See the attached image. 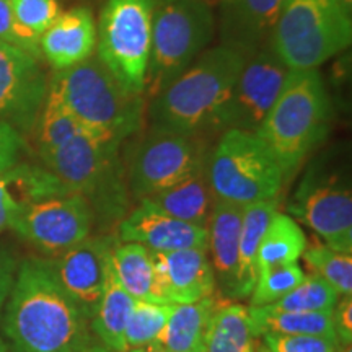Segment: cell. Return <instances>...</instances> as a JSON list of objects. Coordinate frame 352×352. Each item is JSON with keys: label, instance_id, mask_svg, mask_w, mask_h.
<instances>
[{"label": "cell", "instance_id": "cell-1", "mask_svg": "<svg viewBox=\"0 0 352 352\" xmlns=\"http://www.w3.org/2000/svg\"><path fill=\"white\" fill-rule=\"evenodd\" d=\"M6 333L16 352H83L94 342L90 321L41 259L20 267L8 298Z\"/></svg>", "mask_w": 352, "mask_h": 352}, {"label": "cell", "instance_id": "cell-2", "mask_svg": "<svg viewBox=\"0 0 352 352\" xmlns=\"http://www.w3.org/2000/svg\"><path fill=\"white\" fill-rule=\"evenodd\" d=\"M246 56L219 46L206 50L164 91L153 96L152 127L206 139L219 131V118L230 98Z\"/></svg>", "mask_w": 352, "mask_h": 352}, {"label": "cell", "instance_id": "cell-3", "mask_svg": "<svg viewBox=\"0 0 352 352\" xmlns=\"http://www.w3.org/2000/svg\"><path fill=\"white\" fill-rule=\"evenodd\" d=\"M331 122V100L318 69H290L280 94L254 134L292 179L307 157L323 142Z\"/></svg>", "mask_w": 352, "mask_h": 352}, {"label": "cell", "instance_id": "cell-4", "mask_svg": "<svg viewBox=\"0 0 352 352\" xmlns=\"http://www.w3.org/2000/svg\"><path fill=\"white\" fill-rule=\"evenodd\" d=\"M50 87L90 134L122 144L142 126L144 96L124 90L98 56L56 70Z\"/></svg>", "mask_w": 352, "mask_h": 352}, {"label": "cell", "instance_id": "cell-5", "mask_svg": "<svg viewBox=\"0 0 352 352\" xmlns=\"http://www.w3.org/2000/svg\"><path fill=\"white\" fill-rule=\"evenodd\" d=\"M121 142L83 132L59 147L39 152L46 168L72 192L85 197L95 220L124 219L127 176L120 157Z\"/></svg>", "mask_w": 352, "mask_h": 352}, {"label": "cell", "instance_id": "cell-6", "mask_svg": "<svg viewBox=\"0 0 352 352\" xmlns=\"http://www.w3.org/2000/svg\"><path fill=\"white\" fill-rule=\"evenodd\" d=\"M214 34V13L204 0H157L144 96L164 91L206 51Z\"/></svg>", "mask_w": 352, "mask_h": 352}, {"label": "cell", "instance_id": "cell-7", "mask_svg": "<svg viewBox=\"0 0 352 352\" xmlns=\"http://www.w3.org/2000/svg\"><path fill=\"white\" fill-rule=\"evenodd\" d=\"M206 176L215 197L232 204L279 199L285 179L276 158L254 132H222L206 160Z\"/></svg>", "mask_w": 352, "mask_h": 352}, {"label": "cell", "instance_id": "cell-8", "mask_svg": "<svg viewBox=\"0 0 352 352\" xmlns=\"http://www.w3.org/2000/svg\"><path fill=\"white\" fill-rule=\"evenodd\" d=\"M351 39V15L338 0H284L272 46L289 69H318Z\"/></svg>", "mask_w": 352, "mask_h": 352}, {"label": "cell", "instance_id": "cell-9", "mask_svg": "<svg viewBox=\"0 0 352 352\" xmlns=\"http://www.w3.org/2000/svg\"><path fill=\"white\" fill-rule=\"evenodd\" d=\"M155 2L107 0L96 28V56L132 95L144 96Z\"/></svg>", "mask_w": 352, "mask_h": 352}, {"label": "cell", "instance_id": "cell-10", "mask_svg": "<svg viewBox=\"0 0 352 352\" xmlns=\"http://www.w3.org/2000/svg\"><path fill=\"white\" fill-rule=\"evenodd\" d=\"M208 153L206 139L152 127L129 160L127 186L132 197L144 201L197 175L206 168Z\"/></svg>", "mask_w": 352, "mask_h": 352}, {"label": "cell", "instance_id": "cell-11", "mask_svg": "<svg viewBox=\"0 0 352 352\" xmlns=\"http://www.w3.org/2000/svg\"><path fill=\"white\" fill-rule=\"evenodd\" d=\"M292 217L300 220L338 253L352 254V195L349 184L336 176L311 171L298 184L287 204Z\"/></svg>", "mask_w": 352, "mask_h": 352}, {"label": "cell", "instance_id": "cell-12", "mask_svg": "<svg viewBox=\"0 0 352 352\" xmlns=\"http://www.w3.org/2000/svg\"><path fill=\"white\" fill-rule=\"evenodd\" d=\"M289 70L272 43L246 57L230 98L220 113L219 131H256L279 96Z\"/></svg>", "mask_w": 352, "mask_h": 352}, {"label": "cell", "instance_id": "cell-13", "mask_svg": "<svg viewBox=\"0 0 352 352\" xmlns=\"http://www.w3.org/2000/svg\"><path fill=\"white\" fill-rule=\"evenodd\" d=\"M94 223L88 201L70 192L25 206L10 228L43 253L57 256L88 239Z\"/></svg>", "mask_w": 352, "mask_h": 352}, {"label": "cell", "instance_id": "cell-14", "mask_svg": "<svg viewBox=\"0 0 352 352\" xmlns=\"http://www.w3.org/2000/svg\"><path fill=\"white\" fill-rule=\"evenodd\" d=\"M114 236H88L80 243L46 261L52 277L90 321L101 300L118 243Z\"/></svg>", "mask_w": 352, "mask_h": 352}, {"label": "cell", "instance_id": "cell-15", "mask_svg": "<svg viewBox=\"0 0 352 352\" xmlns=\"http://www.w3.org/2000/svg\"><path fill=\"white\" fill-rule=\"evenodd\" d=\"M47 87L38 57L0 43V120L15 129L32 127L41 113Z\"/></svg>", "mask_w": 352, "mask_h": 352}, {"label": "cell", "instance_id": "cell-16", "mask_svg": "<svg viewBox=\"0 0 352 352\" xmlns=\"http://www.w3.org/2000/svg\"><path fill=\"white\" fill-rule=\"evenodd\" d=\"M158 292L166 305H182L212 297L215 277L204 248H183L175 252H152Z\"/></svg>", "mask_w": 352, "mask_h": 352}, {"label": "cell", "instance_id": "cell-17", "mask_svg": "<svg viewBox=\"0 0 352 352\" xmlns=\"http://www.w3.org/2000/svg\"><path fill=\"white\" fill-rule=\"evenodd\" d=\"M118 240L121 243H139L157 253L183 248L208 250V228L192 226L139 202L138 208L120 222Z\"/></svg>", "mask_w": 352, "mask_h": 352}, {"label": "cell", "instance_id": "cell-18", "mask_svg": "<svg viewBox=\"0 0 352 352\" xmlns=\"http://www.w3.org/2000/svg\"><path fill=\"white\" fill-rule=\"evenodd\" d=\"M284 0H222L220 44L248 57L272 43Z\"/></svg>", "mask_w": 352, "mask_h": 352}, {"label": "cell", "instance_id": "cell-19", "mask_svg": "<svg viewBox=\"0 0 352 352\" xmlns=\"http://www.w3.org/2000/svg\"><path fill=\"white\" fill-rule=\"evenodd\" d=\"M95 47L96 23L85 7L60 13L39 38L41 56L56 70L83 63L94 56Z\"/></svg>", "mask_w": 352, "mask_h": 352}, {"label": "cell", "instance_id": "cell-20", "mask_svg": "<svg viewBox=\"0 0 352 352\" xmlns=\"http://www.w3.org/2000/svg\"><path fill=\"white\" fill-rule=\"evenodd\" d=\"M243 208L232 202L215 199L208 222V253L215 277V289L228 300L235 297L239 243Z\"/></svg>", "mask_w": 352, "mask_h": 352}, {"label": "cell", "instance_id": "cell-21", "mask_svg": "<svg viewBox=\"0 0 352 352\" xmlns=\"http://www.w3.org/2000/svg\"><path fill=\"white\" fill-rule=\"evenodd\" d=\"M70 192L72 191L47 168L15 165L0 175V232L12 227L13 220L25 206Z\"/></svg>", "mask_w": 352, "mask_h": 352}, {"label": "cell", "instance_id": "cell-22", "mask_svg": "<svg viewBox=\"0 0 352 352\" xmlns=\"http://www.w3.org/2000/svg\"><path fill=\"white\" fill-rule=\"evenodd\" d=\"M215 199L217 197L210 189L204 168L176 186H171L139 202H145L171 217L184 220L192 226L208 228Z\"/></svg>", "mask_w": 352, "mask_h": 352}, {"label": "cell", "instance_id": "cell-23", "mask_svg": "<svg viewBox=\"0 0 352 352\" xmlns=\"http://www.w3.org/2000/svg\"><path fill=\"white\" fill-rule=\"evenodd\" d=\"M279 208V199L253 202L243 208L239 243V270H236L235 297L233 300H245L256 284V256L261 239Z\"/></svg>", "mask_w": 352, "mask_h": 352}, {"label": "cell", "instance_id": "cell-24", "mask_svg": "<svg viewBox=\"0 0 352 352\" xmlns=\"http://www.w3.org/2000/svg\"><path fill=\"white\" fill-rule=\"evenodd\" d=\"M219 300L212 297L173 305L157 342L168 352H202L206 333Z\"/></svg>", "mask_w": 352, "mask_h": 352}, {"label": "cell", "instance_id": "cell-25", "mask_svg": "<svg viewBox=\"0 0 352 352\" xmlns=\"http://www.w3.org/2000/svg\"><path fill=\"white\" fill-rule=\"evenodd\" d=\"M111 267L118 283L134 300L164 303L151 250L139 243L118 241L111 253Z\"/></svg>", "mask_w": 352, "mask_h": 352}, {"label": "cell", "instance_id": "cell-26", "mask_svg": "<svg viewBox=\"0 0 352 352\" xmlns=\"http://www.w3.org/2000/svg\"><path fill=\"white\" fill-rule=\"evenodd\" d=\"M134 303V298L118 283L109 264L103 296L90 318V331L98 342L114 352H124V331Z\"/></svg>", "mask_w": 352, "mask_h": 352}, {"label": "cell", "instance_id": "cell-27", "mask_svg": "<svg viewBox=\"0 0 352 352\" xmlns=\"http://www.w3.org/2000/svg\"><path fill=\"white\" fill-rule=\"evenodd\" d=\"M248 307L219 303L210 318L202 352H256Z\"/></svg>", "mask_w": 352, "mask_h": 352}, {"label": "cell", "instance_id": "cell-28", "mask_svg": "<svg viewBox=\"0 0 352 352\" xmlns=\"http://www.w3.org/2000/svg\"><path fill=\"white\" fill-rule=\"evenodd\" d=\"M305 246L307 236L300 226L294 217L277 210L259 243L256 256L258 274L272 267L297 263L305 252Z\"/></svg>", "mask_w": 352, "mask_h": 352}, {"label": "cell", "instance_id": "cell-29", "mask_svg": "<svg viewBox=\"0 0 352 352\" xmlns=\"http://www.w3.org/2000/svg\"><path fill=\"white\" fill-rule=\"evenodd\" d=\"M254 338L264 333L310 334L336 341L331 311H272L264 307H248Z\"/></svg>", "mask_w": 352, "mask_h": 352}, {"label": "cell", "instance_id": "cell-30", "mask_svg": "<svg viewBox=\"0 0 352 352\" xmlns=\"http://www.w3.org/2000/svg\"><path fill=\"white\" fill-rule=\"evenodd\" d=\"M87 132L78 124L76 118L70 114L64 103L60 101L59 95L47 87V95L41 108L38 124V145L39 152H47L59 147L70 139Z\"/></svg>", "mask_w": 352, "mask_h": 352}, {"label": "cell", "instance_id": "cell-31", "mask_svg": "<svg viewBox=\"0 0 352 352\" xmlns=\"http://www.w3.org/2000/svg\"><path fill=\"white\" fill-rule=\"evenodd\" d=\"M315 276L331 285L340 296H352V256L338 253L324 243L305 246L302 254Z\"/></svg>", "mask_w": 352, "mask_h": 352}, {"label": "cell", "instance_id": "cell-32", "mask_svg": "<svg viewBox=\"0 0 352 352\" xmlns=\"http://www.w3.org/2000/svg\"><path fill=\"white\" fill-rule=\"evenodd\" d=\"M341 296L321 277L310 274L287 296L264 308L272 311H331Z\"/></svg>", "mask_w": 352, "mask_h": 352}, {"label": "cell", "instance_id": "cell-33", "mask_svg": "<svg viewBox=\"0 0 352 352\" xmlns=\"http://www.w3.org/2000/svg\"><path fill=\"white\" fill-rule=\"evenodd\" d=\"M171 308L173 305L135 300L124 331V351L157 342L168 321Z\"/></svg>", "mask_w": 352, "mask_h": 352}, {"label": "cell", "instance_id": "cell-34", "mask_svg": "<svg viewBox=\"0 0 352 352\" xmlns=\"http://www.w3.org/2000/svg\"><path fill=\"white\" fill-rule=\"evenodd\" d=\"M305 276L297 263L259 272L256 284L248 297L250 307H266L276 303L279 298L287 296L290 290L296 289Z\"/></svg>", "mask_w": 352, "mask_h": 352}, {"label": "cell", "instance_id": "cell-35", "mask_svg": "<svg viewBox=\"0 0 352 352\" xmlns=\"http://www.w3.org/2000/svg\"><path fill=\"white\" fill-rule=\"evenodd\" d=\"M10 6L23 33L36 41L60 15L57 0H10Z\"/></svg>", "mask_w": 352, "mask_h": 352}, {"label": "cell", "instance_id": "cell-36", "mask_svg": "<svg viewBox=\"0 0 352 352\" xmlns=\"http://www.w3.org/2000/svg\"><path fill=\"white\" fill-rule=\"evenodd\" d=\"M256 352H338V341L310 334L264 333L258 336Z\"/></svg>", "mask_w": 352, "mask_h": 352}, {"label": "cell", "instance_id": "cell-37", "mask_svg": "<svg viewBox=\"0 0 352 352\" xmlns=\"http://www.w3.org/2000/svg\"><path fill=\"white\" fill-rule=\"evenodd\" d=\"M0 43L12 44V46L20 47L38 59H41V51H39V41L30 38L23 33L13 16L10 0H0Z\"/></svg>", "mask_w": 352, "mask_h": 352}, {"label": "cell", "instance_id": "cell-38", "mask_svg": "<svg viewBox=\"0 0 352 352\" xmlns=\"http://www.w3.org/2000/svg\"><path fill=\"white\" fill-rule=\"evenodd\" d=\"M23 139L12 124L0 120V175L20 164Z\"/></svg>", "mask_w": 352, "mask_h": 352}, {"label": "cell", "instance_id": "cell-39", "mask_svg": "<svg viewBox=\"0 0 352 352\" xmlns=\"http://www.w3.org/2000/svg\"><path fill=\"white\" fill-rule=\"evenodd\" d=\"M334 336L340 347L352 344V296H341L331 310Z\"/></svg>", "mask_w": 352, "mask_h": 352}, {"label": "cell", "instance_id": "cell-40", "mask_svg": "<svg viewBox=\"0 0 352 352\" xmlns=\"http://www.w3.org/2000/svg\"><path fill=\"white\" fill-rule=\"evenodd\" d=\"M13 285V279H12V272L10 267H8V263L3 261L0 258V308H2L3 302L7 300L8 294H10Z\"/></svg>", "mask_w": 352, "mask_h": 352}, {"label": "cell", "instance_id": "cell-41", "mask_svg": "<svg viewBox=\"0 0 352 352\" xmlns=\"http://www.w3.org/2000/svg\"><path fill=\"white\" fill-rule=\"evenodd\" d=\"M124 352H168V351H166L164 346L158 344V342H153V344L139 347V349H129V351H124Z\"/></svg>", "mask_w": 352, "mask_h": 352}, {"label": "cell", "instance_id": "cell-42", "mask_svg": "<svg viewBox=\"0 0 352 352\" xmlns=\"http://www.w3.org/2000/svg\"><path fill=\"white\" fill-rule=\"evenodd\" d=\"M83 352H114V351L108 349L107 346H103V344H101V342H98V341H94Z\"/></svg>", "mask_w": 352, "mask_h": 352}, {"label": "cell", "instance_id": "cell-43", "mask_svg": "<svg viewBox=\"0 0 352 352\" xmlns=\"http://www.w3.org/2000/svg\"><path fill=\"white\" fill-rule=\"evenodd\" d=\"M338 2L341 3V7L344 8L346 13H349V15H351V13H352V0H338Z\"/></svg>", "mask_w": 352, "mask_h": 352}, {"label": "cell", "instance_id": "cell-44", "mask_svg": "<svg viewBox=\"0 0 352 352\" xmlns=\"http://www.w3.org/2000/svg\"><path fill=\"white\" fill-rule=\"evenodd\" d=\"M0 352H8V347L6 342H3L2 338H0Z\"/></svg>", "mask_w": 352, "mask_h": 352}, {"label": "cell", "instance_id": "cell-45", "mask_svg": "<svg viewBox=\"0 0 352 352\" xmlns=\"http://www.w3.org/2000/svg\"><path fill=\"white\" fill-rule=\"evenodd\" d=\"M338 352H352V349H351V346H342L338 349Z\"/></svg>", "mask_w": 352, "mask_h": 352}, {"label": "cell", "instance_id": "cell-46", "mask_svg": "<svg viewBox=\"0 0 352 352\" xmlns=\"http://www.w3.org/2000/svg\"><path fill=\"white\" fill-rule=\"evenodd\" d=\"M204 2L209 3V6H214V3H217V6H219V3L222 2V0H204Z\"/></svg>", "mask_w": 352, "mask_h": 352}]
</instances>
